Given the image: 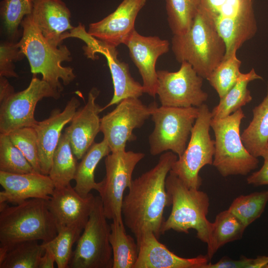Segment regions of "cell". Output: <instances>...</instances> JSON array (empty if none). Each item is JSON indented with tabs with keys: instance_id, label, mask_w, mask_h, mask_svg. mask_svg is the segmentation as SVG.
Instances as JSON below:
<instances>
[{
	"instance_id": "6da1fadb",
	"label": "cell",
	"mask_w": 268,
	"mask_h": 268,
	"mask_svg": "<svg viewBox=\"0 0 268 268\" xmlns=\"http://www.w3.org/2000/svg\"><path fill=\"white\" fill-rule=\"evenodd\" d=\"M178 158L172 151L162 154L154 167L133 180L128 193L124 197L123 221L136 241L146 231L153 232L158 239L162 235L164 210L171 205L166 179Z\"/></svg>"
},
{
	"instance_id": "7a4b0ae2",
	"label": "cell",
	"mask_w": 268,
	"mask_h": 268,
	"mask_svg": "<svg viewBox=\"0 0 268 268\" xmlns=\"http://www.w3.org/2000/svg\"><path fill=\"white\" fill-rule=\"evenodd\" d=\"M171 49L178 63L187 62L206 79L224 57L226 45L210 20L199 7L191 27L173 35Z\"/></svg>"
},
{
	"instance_id": "3957f363",
	"label": "cell",
	"mask_w": 268,
	"mask_h": 268,
	"mask_svg": "<svg viewBox=\"0 0 268 268\" xmlns=\"http://www.w3.org/2000/svg\"><path fill=\"white\" fill-rule=\"evenodd\" d=\"M165 187L172 209L162 224L161 235L170 230L188 233L189 229H193L197 232V238L208 246L213 222L206 218L209 206L207 195L199 189L188 187L171 171L166 177Z\"/></svg>"
},
{
	"instance_id": "277c9868",
	"label": "cell",
	"mask_w": 268,
	"mask_h": 268,
	"mask_svg": "<svg viewBox=\"0 0 268 268\" xmlns=\"http://www.w3.org/2000/svg\"><path fill=\"white\" fill-rule=\"evenodd\" d=\"M57 232L47 200L30 199L14 206L0 203V247L27 240L46 243Z\"/></svg>"
},
{
	"instance_id": "5b68a950",
	"label": "cell",
	"mask_w": 268,
	"mask_h": 268,
	"mask_svg": "<svg viewBox=\"0 0 268 268\" xmlns=\"http://www.w3.org/2000/svg\"><path fill=\"white\" fill-rule=\"evenodd\" d=\"M22 37L17 45L28 60L31 72L33 74L40 73L42 79L61 92L65 85L75 78L72 68L64 67V62L72 60L71 53L66 45L56 47L50 44L43 36L35 25L31 14L22 20Z\"/></svg>"
},
{
	"instance_id": "8992f818",
	"label": "cell",
	"mask_w": 268,
	"mask_h": 268,
	"mask_svg": "<svg viewBox=\"0 0 268 268\" xmlns=\"http://www.w3.org/2000/svg\"><path fill=\"white\" fill-rule=\"evenodd\" d=\"M200 7L225 41L224 58L237 52L257 32L253 0H200Z\"/></svg>"
},
{
	"instance_id": "52a82bcc",
	"label": "cell",
	"mask_w": 268,
	"mask_h": 268,
	"mask_svg": "<svg viewBox=\"0 0 268 268\" xmlns=\"http://www.w3.org/2000/svg\"><path fill=\"white\" fill-rule=\"evenodd\" d=\"M244 117L240 108L226 117L211 119L215 138L212 165L223 177L246 175L258 167V158L248 151L241 139L240 127Z\"/></svg>"
},
{
	"instance_id": "ba28073f",
	"label": "cell",
	"mask_w": 268,
	"mask_h": 268,
	"mask_svg": "<svg viewBox=\"0 0 268 268\" xmlns=\"http://www.w3.org/2000/svg\"><path fill=\"white\" fill-rule=\"evenodd\" d=\"M199 112L197 107H158L156 103L151 116L154 128L148 137L150 154L171 150L182 156Z\"/></svg>"
},
{
	"instance_id": "9c48e42d",
	"label": "cell",
	"mask_w": 268,
	"mask_h": 268,
	"mask_svg": "<svg viewBox=\"0 0 268 268\" xmlns=\"http://www.w3.org/2000/svg\"><path fill=\"white\" fill-rule=\"evenodd\" d=\"M107 219L100 197H95L94 208L76 242L68 268H112L111 229Z\"/></svg>"
},
{
	"instance_id": "30bf717a",
	"label": "cell",
	"mask_w": 268,
	"mask_h": 268,
	"mask_svg": "<svg viewBox=\"0 0 268 268\" xmlns=\"http://www.w3.org/2000/svg\"><path fill=\"white\" fill-rule=\"evenodd\" d=\"M199 109L187 147L170 170L188 187L196 189L202 184L199 172L205 165L212 164L215 151V141L209 134L211 113L205 104Z\"/></svg>"
},
{
	"instance_id": "8fae6325",
	"label": "cell",
	"mask_w": 268,
	"mask_h": 268,
	"mask_svg": "<svg viewBox=\"0 0 268 268\" xmlns=\"http://www.w3.org/2000/svg\"><path fill=\"white\" fill-rule=\"evenodd\" d=\"M68 38L79 39L85 44L82 47L84 54L88 59L95 60V54L103 55L108 64L112 76L114 94L110 101L104 107L103 111L122 100L129 97L139 98L144 93L142 85L132 76L128 64L118 58L117 47L99 40L85 30V26L79 22L76 27L62 36V40Z\"/></svg>"
},
{
	"instance_id": "7c38bea8",
	"label": "cell",
	"mask_w": 268,
	"mask_h": 268,
	"mask_svg": "<svg viewBox=\"0 0 268 268\" xmlns=\"http://www.w3.org/2000/svg\"><path fill=\"white\" fill-rule=\"evenodd\" d=\"M145 154L133 151L111 152L105 158L106 174L97 191L108 219L123 221L122 205L124 192L132 182V175Z\"/></svg>"
},
{
	"instance_id": "4fadbf2b",
	"label": "cell",
	"mask_w": 268,
	"mask_h": 268,
	"mask_svg": "<svg viewBox=\"0 0 268 268\" xmlns=\"http://www.w3.org/2000/svg\"><path fill=\"white\" fill-rule=\"evenodd\" d=\"M61 92L33 74L28 86L14 92L0 107V134H8L23 127H32L38 122L34 117L36 106L44 98L58 99Z\"/></svg>"
},
{
	"instance_id": "5bb4252c",
	"label": "cell",
	"mask_w": 268,
	"mask_h": 268,
	"mask_svg": "<svg viewBox=\"0 0 268 268\" xmlns=\"http://www.w3.org/2000/svg\"><path fill=\"white\" fill-rule=\"evenodd\" d=\"M156 103L153 102L147 106L138 98L129 97L101 118L100 132L111 152L125 150L128 141L136 139L134 130L141 127L151 116Z\"/></svg>"
},
{
	"instance_id": "9a60e30c",
	"label": "cell",
	"mask_w": 268,
	"mask_h": 268,
	"mask_svg": "<svg viewBox=\"0 0 268 268\" xmlns=\"http://www.w3.org/2000/svg\"><path fill=\"white\" fill-rule=\"evenodd\" d=\"M175 72L158 70L157 94L161 106L175 107H199L208 95L202 89L203 78L191 64L182 62Z\"/></svg>"
},
{
	"instance_id": "2e32d148",
	"label": "cell",
	"mask_w": 268,
	"mask_h": 268,
	"mask_svg": "<svg viewBox=\"0 0 268 268\" xmlns=\"http://www.w3.org/2000/svg\"><path fill=\"white\" fill-rule=\"evenodd\" d=\"M124 45L142 78L144 93L155 97L158 84L156 63L169 51V41L157 36L142 35L135 30Z\"/></svg>"
},
{
	"instance_id": "e0dca14e",
	"label": "cell",
	"mask_w": 268,
	"mask_h": 268,
	"mask_svg": "<svg viewBox=\"0 0 268 268\" xmlns=\"http://www.w3.org/2000/svg\"><path fill=\"white\" fill-rule=\"evenodd\" d=\"M147 0H123L102 20L90 23L88 33L115 47L124 44L135 29L136 17Z\"/></svg>"
},
{
	"instance_id": "ac0fdd59",
	"label": "cell",
	"mask_w": 268,
	"mask_h": 268,
	"mask_svg": "<svg viewBox=\"0 0 268 268\" xmlns=\"http://www.w3.org/2000/svg\"><path fill=\"white\" fill-rule=\"evenodd\" d=\"M80 104L77 98L72 97L63 111L54 109L47 119L38 121L32 127L37 134L39 162L42 174L49 175L62 131L70 122Z\"/></svg>"
},
{
	"instance_id": "d6986e66",
	"label": "cell",
	"mask_w": 268,
	"mask_h": 268,
	"mask_svg": "<svg viewBox=\"0 0 268 268\" xmlns=\"http://www.w3.org/2000/svg\"><path fill=\"white\" fill-rule=\"evenodd\" d=\"M95 203V197L90 193L83 197L71 185L55 188L47 200L48 208L57 229L72 225L84 228Z\"/></svg>"
},
{
	"instance_id": "ffe728a7",
	"label": "cell",
	"mask_w": 268,
	"mask_h": 268,
	"mask_svg": "<svg viewBox=\"0 0 268 268\" xmlns=\"http://www.w3.org/2000/svg\"><path fill=\"white\" fill-rule=\"evenodd\" d=\"M99 92L95 87L90 90L86 103L76 110L70 125L65 129L68 134L73 153L77 160L82 158L100 132L99 114L103 110L96 102Z\"/></svg>"
},
{
	"instance_id": "44dd1931",
	"label": "cell",
	"mask_w": 268,
	"mask_h": 268,
	"mask_svg": "<svg viewBox=\"0 0 268 268\" xmlns=\"http://www.w3.org/2000/svg\"><path fill=\"white\" fill-rule=\"evenodd\" d=\"M0 203L17 204L30 199L48 200L55 189L49 175L33 172L13 174L0 171Z\"/></svg>"
},
{
	"instance_id": "7402d4cb",
	"label": "cell",
	"mask_w": 268,
	"mask_h": 268,
	"mask_svg": "<svg viewBox=\"0 0 268 268\" xmlns=\"http://www.w3.org/2000/svg\"><path fill=\"white\" fill-rule=\"evenodd\" d=\"M138 255L134 268H204L208 263L206 256L180 257L161 243L151 231L143 233L136 241Z\"/></svg>"
},
{
	"instance_id": "603a6c76",
	"label": "cell",
	"mask_w": 268,
	"mask_h": 268,
	"mask_svg": "<svg viewBox=\"0 0 268 268\" xmlns=\"http://www.w3.org/2000/svg\"><path fill=\"white\" fill-rule=\"evenodd\" d=\"M31 14L35 25L45 38L53 46L62 45V36L74 27L71 13L62 0H33Z\"/></svg>"
},
{
	"instance_id": "cb8c5ba5",
	"label": "cell",
	"mask_w": 268,
	"mask_h": 268,
	"mask_svg": "<svg viewBox=\"0 0 268 268\" xmlns=\"http://www.w3.org/2000/svg\"><path fill=\"white\" fill-rule=\"evenodd\" d=\"M253 114L252 121L241 137L248 151L258 158L268 146V85L266 97L253 109Z\"/></svg>"
},
{
	"instance_id": "d4e9b609",
	"label": "cell",
	"mask_w": 268,
	"mask_h": 268,
	"mask_svg": "<svg viewBox=\"0 0 268 268\" xmlns=\"http://www.w3.org/2000/svg\"><path fill=\"white\" fill-rule=\"evenodd\" d=\"M110 153L107 142L103 139L99 142H94L81 159L77 167L74 187L81 196L85 197L91 190H98L99 183L95 182L94 177L96 168L100 160Z\"/></svg>"
},
{
	"instance_id": "484cf974",
	"label": "cell",
	"mask_w": 268,
	"mask_h": 268,
	"mask_svg": "<svg viewBox=\"0 0 268 268\" xmlns=\"http://www.w3.org/2000/svg\"><path fill=\"white\" fill-rule=\"evenodd\" d=\"M45 249L37 240H27L0 247V268H39Z\"/></svg>"
},
{
	"instance_id": "4316f807",
	"label": "cell",
	"mask_w": 268,
	"mask_h": 268,
	"mask_svg": "<svg viewBox=\"0 0 268 268\" xmlns=\"http://www.w3.org/2000/svg\"><path fill=\"white\" fill-rule=\"evenodd\" d=\"M110 225L109 240L113 253L112 268H134L138 255L136 242L126 233L124 221L113 219Z\"/></svg>"
},
{
	"instance_id": "83f0119b",
	"label": "cell",
	"mask_w": 268,
	"mask_h": 268,
	"mask_svg": "<svg viewBox=\"0 0 268 268\" xmlns=\"http://www.w3.org/2000/svg\"><path fill=\"white\" fill-rule=\"evenodd\" d=\"M78 163L67 134L64 131L54 152L49 176L55 188L66 187L74 180Z\"/></svg>"
},
{
	"instance_id": "f1b7e54d",
	"label": "cell",
	"mask_w": 268,
	"mask_h": 268,
	"mask_svg": "<svg viewBox=\"0 0 268 268\" xmlns=\"http://www.w3.org/2000/svg\"><path fill=\"white\" fill-rule=\"evenodd\" d=\"M256 79H263V77L257 74L253 68L248 73H241L234 85L212 109V118L226 117L250 103L252 97L247 86L250 81Z\"/></svg>"
},
{
	"instance_id": "f546056e",
	"label": "cell",
	"mask_w": 268,
	"mask_h": 268,
	"mask_svg": "<svg viewBox=\"0 0 268 268\" xmlns=\"http://www.w3.org/2000/svg\"><path fill=\"white\" fill-rule=\"evenodd\" d=\"M246 227L228 209L216 216L206 256L210 260L217 251L225 244L241 239Z\"/></svg>"
},
{
	"instance_id": "4dcf8cb0",
	"label": "cell",
	"mask_w": 268,
	"mask_h": 268,
	"mask_svg": "<svg viewBox=\"0 0 268 268\" xmlns=\"http://www.w3.org/2000/svg\"><path fill=\"white\" fill-rule=\"evenodd\" d=\"M83 228L77 225L63 226L57 229V235L51 240L42 243L46 249L54 254L58 268H67L72 255V247L81 235Z\"/></svg>"
},
{
	"instance_id": "1f68e13d",
	"label": "cell",
	"mask_w": 268,
	"mask_h": 268,
	"mask_svg": "<svg viewBox=\"0 0 268 268\" xmlns=\"http://www.w3.org/2000/svg\"><path fill=\"white\" fill-rule=\"evenodd\" d=\"M169 27L173 35L186 33L200 7V0H165Z\"/></svg>"
},
{
	"instance_id": "d6a6232c",
	"label": "cell",
	"mask_w": 268,
	"mask_h": 268,
	"mask_svg": "<svg viewBox=\"0 0 268 268\" xmlns=\"http://www.w3.org/2000/svg\"><path fill=\"white\" fill-rule=\"evenodd\" d=\"M268 201V190L236 198L228 209L247 227L259 218Z\"/></svg>"
},
{
	"instance_id": "836d02e7",
	"label": "cell",
	"mask_w": 268,
	"mask_h": 268,
	"mask_svg": "<svg viewBox=\"0 0 268 268\" xmlns=\"http://www.w3.org/2000/svg\"><path fill=\"white\" fill-rule=\"evenodd\" d=\"M242 62L233 53L221 62L212 71L206 79L216 90L220 99L223 97L236 83L240 73Z\"/></svg>"
},
{
	"instance_id": "e575fe53",
	"label": "cell",
	"mask_w": 268,
	"mask_h": 268,
	"mask_svg": "<svg viewBox=\"0 0 268 268\" xmlns=\"http://www.w3.org/2000/svg\"><path fill=\"white\" fill-rule=\"evenodd\" d=\"M0 171L13 174L35 172L27 159L12 143L7 134H0Z\"/></svg>"
},
{
	"instance_id": "d590c367",
	"label": "cell",
	"mask_w": 268,
	"mask_h": 268,
	"mask_svg": "<svg viewBox=\"0 0 268 268\" xmlns=\"http://www.w3.org/2000/svg\"><path fill=\"white\" fill-rule=\"evenodd\" d=\"M33 0H3L0 2V12L7 34L14 38L18 34V27L23 18L31 14Z\"/></svg>"
},
{
	"instance_id": "8d00e7d4",
	"label": "cell",
	"mask_w": 268,
	"mask_h": 268,
	"mask_svg": "<svg viewBox=\"0 0 268 268\" xmlns=\"http://www.w3.org/2000/svg\"><path fill=\"white\" fill-rule=\"evenodd\" d=\"M12 143L23 153L35 172L40 173L36 133L33 127H23L8 134Z\"/></svg>"
},
{
	"instance_id": "74e56055",
	"label": "cell",
	"mask_w": 268,
	"mask_h": 268,
	"mask_svg": "<svg viewBox=\"0 0 268 268\" xmlns=\"http://www.w3.org/2000/svg\"><path fill=\"white\" fill-rule=\"evenodd\" d=\"M25 57L17 43L6 41L0 45V77H17L14 63Z\"/></svg>"
},
{
	"instance_id": "f35d334b",
	"label": "cell",
	"mask_w": 268,
	"mask_h": 268,
	"mask_svg": "<svg viewBox=\"0 0 268 268\" xmlns=\"http://www.w3.org/2000/svg\"><path fill=\"white\" fill-rule=\"evenodd\" d=\"M268 266V256H260L256 258L243 257L238 260L225 257L214 264L208 263L204 268H267Z\"/></svg>"
},
{
	"instance_id": "ab89813d",
	"label": "cell",
	"mask_w": 268,
	"mask_h": 268,
	"mask_svg": "<svg viewBox=\"0 0 268 268\" xmlns=\"http://www.w3.org/2000/svg\"><path fill=\"white\" fill-rule=\"evenodd\" d=\"M247 182L256 186L268 185V161L264 160L261 169L249 176Z\"/></svg>"
},
{
	"instance_id": "60d3db41",
	"label": "cell",
	"mask_w": 268,
	"mask_h": 268,
	"mask_svg": "<svg viewBox=\"0 0 268 268\" xmlns=\"http://www.w3.org/2000/svg\"><path fill=\"white\" fill-rule=\"evenodd\" d=\"M15 92L6 77H0V103Z\"/></svg>"
},
{
	"instance_id": "b9f144b4",
	"label": "cell",
	"mask_w": 268,
	"mask_h": 268,
	"mask_svg": "<svg viewBox=\"0 0 268 268\" xmlns=\"http://www.w3.org/2000/svg\"><path fill=\"white\" fill-rule=\"evenodd\" d=\"M45 249V252L40 261L39 268H53L56 263L55 256L51 251Z\"/></svg>"
},
{
	"instance_id": "7bdbcfd3",
	"label": "cell",
	"mask_w": 268,
	"mask_h": 268,
	"mask_svg": "<svg viewBox=\"0 0 268 268\" xmlns=\"http://www.w3.org/2000/svg\"><path fill=\"white\" fill-rule=\"evenodd\" d=\"M261 157L264 158V160L268 161V146L264 151Z\"/></svg>"
},
{
	"instance_id": "ee69618b",
	"label": "cell",
	"mask_w": 268,
	"mask_h": 268,
	"mask_svg": "<svg viewBox=\"0 0 268 268\" xmlns=\"http://www.w3.org/2000/svg\"></svg>"
}]
</instances>
